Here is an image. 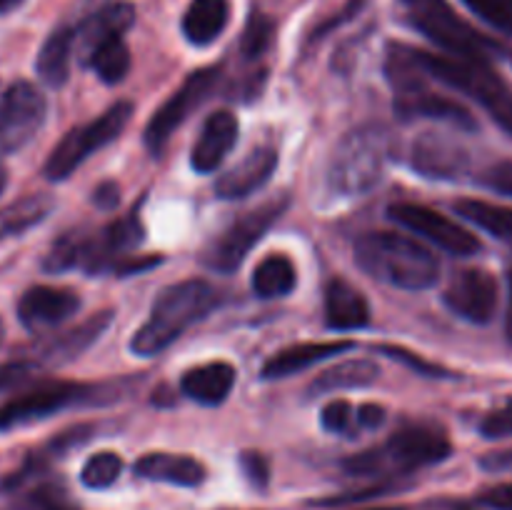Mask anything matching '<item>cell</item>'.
<instances>
[{
    "instance_id": "1",
    "label": "cell",
    "mask_w": 512,
    "mask_h": 510,
    "mask_svg": "<svg viewBox=\"0 0 512 510\" xmlns=\"http://www.w3.org/2000/svg\"><path fill=\"white\" fill-rule=\"evenodd\" d=\"M143 225L135 213L95 230L93 235L70 233L53 243L43 260L48 273H65V270L80 268L88 275L95 273H120L133 255L130 250L143 243Z\"/></svg>"
},
{
    "instance_id": "2",
    "label": "cell",
    "mask_w": 512,
    "mask_h": 510,
    "mask_svg": "<svg viewBox=\"0 0 512 510\" xmlns=\"http://www.w3.org/2000/svg\"><path fill=\"white\" fill-rule=\"evenodd\" d=\"M355 260L375 280L403 290H428L440 280L433 250L398 233H365L355 243Z\"/></svg>"
},
{
    "instance_id": "3",
    "label": "cell",
    "mask_w": 512,
    "mask_h": 510,
    "mask_svg": "<svg viewBox=\"0 0 512 510\" xmlns=\"http://www.w3.org/2000/svg\"><path fill=\"white\" fill-rule=\"evenodd\" d=\"M215 288L208 280L190 278L168 285L150 308V318L140 325L130 340V350L140 358L163 353L190 325L203 320L215 305Z\"/></svg>"
},
{
    "instance_id": "4",
    "label": "cell",
    "mask_w": 512,
    "mask_h": 510,
    "mask_svg": "<svg viewBox=\"0 0 512 510\" xmlns=\"http://www.w3.org/2000/svg\"><path fill=\"white\" fill-rule=\"evenodd\" d=\"M453 453V443L443 428L433 423H408L390 435L380 448L365 450L343 463L350 475H400L425 465L443 463Z\"/></svg>"
},
{
    "instance_id": "5",
    "label": "cell",
    "mask_w": 512,
    "mask_h": 510,
    "mask_svg": "<svg viewBox=\"0 0 512 510\" xmlns=\"http://www.w3.org/2000/svg\"><path fill=\"white\" fill-rule=\"evenodd\" d=\"M388 163V135L363 125L345 135L328 163V188L338 198H360L383 178Z\"/></svg>"
},
{
    "instance_id": "6",
    "label": "cell",
    "mask_w": 512,
    "mask_h": 510,
    "mask_svg": "<svg viewBox=\"0 0 512 510\" xmlns=\"http://www.w3.org/2000/svg\"><path fill=\"white\" fill-rule=\"evenodd\" d=\"M405 18L418 33L433 40L445 50V55L468 60H488L498 53V45L490 38L480 35L473 25L465 23L448 0H400Z\"/></svg>"
},
{
    "instance_id": "7",
    "label": "cell",
    "mask_w": 512,
    "mask_h": 510,
    "mask_svg": "<svg viewBox=\"0 0 512 510\" xmlns=\"http://www.w3.org/2000/svg\"><path fill=\"white\" fill-rule=\"evenodd\" d=\"M130 115H133V103L128 100H120V103L110 105L100 118H95L93 123H85L80 128H73L50 153L48 163H45V175L48 180H65L85 163L93 153H98L100 148L113 143L123 128L128 125Z\"/></svg>"
},
{
    "instance_id": "8",
    "label": "cell",
    "mask_w": 512,
    "mask_h": 510,
    "mask_svg": "<svg viewBox=\"0 0 512 510\" xmlns=\"http://www.w3.org/2000/svg\"><path fill=\"white\" fill-rule=\"evenodd\" d=\"M288 208V198L268 200V203L258 205L250 213L240 215L235 223H230L228 228L220 233L218 240H213L208 250L203 255V263L208 265L215 273H235V270L243 265V260L248 258L250 250L263 240V235L268 233L270 225L280 218Z\"/></svg>"
},
{
    "instance_id": "9",
    "label": "cell",
    "mask_w": 512,
    "mask_h": 510,
    "mask_svg": "<svg viewBox=\"0 0 512 510\" xmlns=\"http://www.w3.org/2000/svg\"><path fill=\"white\" fill-rule=\"evenodd\" d=\"M418 63L423 68L425 78H433L458 93L470 95L480 105L490 108L500 95L505 93V83L500 75L490 68L488 60H468L455 58V55H435L428 50H418Z\"/></svg>"
},
{
    "instance_id": "10",
    "label": "cell",
    "mask_w": 512,
    "mask_h": 510,
    "mask_svg": "<svg viewBox=\"0 0 512 510\" xmlns=\"http://www.w3.org/2000/svg\"><path fill=\"white\" fill-rule=\"evenodd\" d=\"M218 80L220 68L195 70V73H190L188 78H185V83L180 85L158 110H155L150 123L145 125V145H148L150 153H163L170 135L188 120V115L193 113V110H198L200 105L210 98V93L215 90Z\"/></svg>"
},
{
    "instance_id": "11",
    "label": "cell",
    "mask_w": 512,
    "mask_h": 510,
    "mask_svg": "<svg viewBox=\"0 0 512 510\" xmlns=\"http://www.w3.org/2000/svg\"><path fill=\"white\" fill-rule=\"evenodd\" d=\"M48 103L28 80H15L0 95V158L18 153L43 128Z\"/></svg>"
},
{
    "instance_id": "12",
    "label": "cell",
    "mask_w": 512,
    "mask_h": 510,
    "mask_svg": "<svg viewBox=\"0 0 512 510\" xmlns=\"http://www.w3.org/2000/svg\"><path fill=\"white\" fill-rule=\"evenodd\" d=\"M93 393L95 388L80 383H63V380L35 385L28 393L0 405V433L38 423V420L50 418V415L60 413V410L70 408V405L93 400Z\"/></svg>"
},
{
    "instance_id": "13",
    "label": "cell",
    "mask_w": 512,
    "mask_h": 510,
    "mask_svg": "<svg viewBox=\"0 0 512 510\" xmlns=\"http://www.w3.org/2000/svg\"><path fill=\"white\" fill-rule=\"evenodd\" d=\"M388 215L398 225L423 235L455 258H470L480 250V240L470 230H465L463 225L445 218L443 213L433 208H425L418 203H395L388 208Z\"/></svg>"
},
{
    "instance_id": "14",
    "label": "cell",
    "mask_w": 512,
    "mask_h": 510,
    "mask_svg": "<svg viewBox=\"0 0 512 510\" xmlns=\"http://www.w3.org/2000/svg\"><path fill=\"white\" fill-rule=\"evenodd\" d=\"M443 300L458 318L485 325L498 310V280L483 268L458 270L450 278Z\"/></svg>"
},
{
    "instance_id": "15",
    "label": "cell",
    "mask_w": 512,
    "mask_h": 510,
    "mask_svg": "<svg viewBox=\"0 0 512 510\" xmlns=\"http://www.w3.org/2000/svg\"><path fill=\"white\" fill-rule=\"evenodd\" d=\"M80 295L68 288L35 285L18 300V318L28 330H45L78 313Z\"/></svg>"
},
{
    "instance_id": "16",
    "label": "cell",
    "mask_w": 512,
    "mask_h": 510,
    "mask_svg": "<svg viewBox=\"0 0 512 510\" xmlns=\"http://www.w3.org/2000/svg\"><path fill=\"white\" fill-rule=\"evenodd\" d=\"M413 168L425 178L453 180L468 168V153L443 133H423L413 145Z\"/></svg>"
},
{
    "instance_id": "17",
    "label": "cell",
    "mask_w": 512,
    "mask_h": 510,
    "mask_svg": "<svg viewBox=\"0 0 512 510\" xmlns=\"http://www.w3.org/2000/svg\"><path fill=\"white\" fill-rule=\"evenodd\" d=\"M275 168H278V153L273 148L263 145V148L250 150L238 165H233L228 173L220 175L218 183H215V193L223 200L248 198V195H253L255 190L268 183Z\"/></svg>"
},
{
    "instance_id": "18",
    "label": "cell",
    "mask_w": 512,
    "mask_h": 510,
    "mask_svg": "<svg viewBox=\"0 0 512 510\" xmlns=\"http://www.w3.org/2000/svg\"><path fill=\"white\" fill-rule=\"evenodd\" d=\"M235 140H238V120L228 110H218L205 120L203 130H200L198 143L193 145L190 153V165L195 173L208 175L218 168L225 160V155L233 150Z\"/></svg>"
},
{
    "instance_id": "19",
    "label": "cell",
    "mask_w": 512,
    "mask_h": 510,
    "mask_svg": "<svg viewBox=\"0 0 512 510\" xmlns=\"http://www.w3.org/2000/svg\"><path fill=\"white\" fill-rule=\"evenodd\" d=\"M395 110H398V115L403 120L435 118V120H445V123L463 130L478 128V123H475V118L470 115V110L465 108V105H460L458 100L453 98H445V95L430 93V90L425 88L398 95V98H395Z\"/></svg>"
},
{
    "instance_id": "20",
    "label": "cell",
    "mask_w": 512,
    "mask_h": 510,
    "mask_svg": "<svg viewBox=\"0 0 512 510\" xmlns=\"http://www.w3.org/2000/svg\"><path fill=\"white\" fill-rule=\"evenodd\" d=\"M135 23V8L130 3H110L90 15L73 30V50H78L85 60L98 48L100 43L110 38H123L125 30Z\"/></svg>"
},
{
    "instance_id": "21",
    "label": "cell",
    "mask_w": 512,
    "mask_h": 510,
    "mask_svg": "<svg viewBox=\"0 0 512 510\" xmlns=\"http://www.w3.org/2000/svg\"><path fill=\"white\" fill-rule=\"evenodd\" d=\"M325 320L333 330H358L370 323V305L348 280L333 278L325 288Z\"/></svg>"
},
{
    "instance_id": "22",
    "label": "cell",
    "mask_w": 512,
    "mask_h": 510,
    "mask_svg": "<svg viewBox=\"0 0 512 510\" xmlns=\"http://www.w3.org/2000/svg\"><path fill=\"white\" fill-rule=\"evenodd\" d=\"M135 473L145 480L195 488V485H200L205 480V465L200 460L190 458V455L148 453L135 463Z\"/></svg>"
},
{
    "instance_id": "23",
    "label": "cell",
    "mask_w": 512,
    "mask_h": 510,
    "mask_svg": "<svg viewBox=\"0 0 512 510\" xmlns=\"http://www.w3.org/2000/svg\"><path fill=\"white\" fill-rule=\"evenodd\" d=\"M353 348V340H330V343H298L275 353L268 363L263 365V378H288V375L300 373L310 365L320 363L325 358L345 353Z\"/></svg>"
},
{
    "instance_id": "24",
    "label": "cell",
    "mask_w": 512,
    "mask_h": 510,
    "mask_svg": "<svg viewBox=\"0 0 512 510\" xmlns=\"http://www.w3.org/2000/svg\"><path fill=\"white\" fill-rule=\"evenodd\" d=\"M235 385V368L223 360L190 368L180 380V390L200 405H220Z\"/></svg>"
},
{
    "instance_id": "25",
    "label": "cell",
    "mask_w": 512,
    "mask_h": 510,
    "mask_svg": "<svg viewBox=\"0 0 512 510\" xmlns=\"http://www.w3.org/2000/svg\"><path fill=\"white\" fill-rule=\"evenodd\" d=\"M110 323H113V310H103V313L83 320L78 328L68 330V333L60 335V338L50 340V343L40 350V360H45V363H55V365L75 360L80 353H85V350H88L90 345L105 333V330H108Z\"/></svg>"
},
{
    "instance_id": "26",
    "label": "cell",
    "mask_w": 512,
    "mask_h": 510,
    "mask_svg": "<svg viewBox=\"0 0 512 510\" xmlns=\"http://www.w3.org/2000/svg\"><path fill=\"white\" fill-rule=\"evenodd\" d=\"M230 20V0H193L183 13V35L193 45H210Z\"/></svg>"
},
{
    "instance_id": "27",
    "label": "cell",
    "mask_w": 512,
    "mask_h": 510,
    "mask_svg": "<svg viewBox=\"0 0 512 510\" xmlns=\"http://www.w3.org/2000/svg\"><path fill=\"white\" fill-rule=\"evenodd\" d=\"M380 378V368L375 360L370 358H350L343 363L333 365V368L323 370L318 378L310 383V395H325L335 393V390H353V388H368Z\"/></svg>"
},
{
    "instance_id": "28",
    "label": "cell",
    "mask_w": 512,
    "mask_h": 510,
    "mask_svg": "<svg viewBox=\"0 0 512 510\" xmlns=\"http://www.w3.org/2000/svg\"><path fill=\"white\" fill-rule=\"evenodd\" d=\"M70 58H73V28H55L35 60L40 80L50 88H60L70 75Z\"/></svg>"
},
{
    "instance_id": "29",
    "label": "cell",
    "mask_w": 512,
    "mask_h": 510,
    "mask_svg": "<svg viewBox=\"0 0 512 510\" xmlns=\"http://www.w3.org/2000/svg\"><path fill=\"white\" fill-rule=\"evenodd\" d=\"M295 283H298V273L288 255H268L253 270V290L260 298H285L293 293Z\"/></svg>"
},
{
    "instance_id": "30",
    "label": "cell",
    "mask_w": 512,
    "mask_h": 510,
    "mask_svg": "<svg viewBox=\"0 0 512 510\" xmlns=\"http://www.w3.org/2000/svg\"><path fill=\"white\" fill-rule=\"evenodd\" d=\"M53 198L50 195H25V198L15 200L8 208L0 210V240L13 238V235L25 233L33 225L43 223L48 213L53 210Z\"/></svg>"
},
{
    "instance_id": "31",
    "label": "cell",
    "mask_w": 512,
    "mask_h": 510,
    "mask_svg": "<svg viewBox=\"0 0 512 510\" xmlns=\"http://www.w3.org/2000/svg\"><path fill=\"white\" fill-rule=\"evenodd\" d=\"M455 213L463 215L480 230L490 233L498 240H512V208L488 203V200L465 198L455 203Z\"/></svg>"
},
{
    "instance_id": "32",
    "label": "cell",
    "mask_w": 512,
    "mask_h": 510,
    "mask_svg": "<svg viewBox=\"0 0 512 510\" xmlns=\"http://www.w3.org/2000/svg\"><path fill=\"white\" fill-rule=\"evenodd\" d=\"M88 65L103 83H120L130 70V50L123 38H110L88 55Z\"/></svg>"
},
{
    "instance_id": "33",
    "label": "cell",
    "mask_w": 512,
    "mask_h": 510,
    "mask_svg": "<svg viewBox=\"0 0 512 510\" xmlns=\"http://www.w3.org/2000/svg\"><path fill=\"white\" fill-rule=\"evenodd\" d=\"M120 470H123L120 455L103 450V453H95L85 460L83 470H80V480H83V485H88V488L103 490L120 478Z\"/></svg>"
},
{
    "instance_id": "34",
    "label": "cell",
    "mask_w": 512,
    "mask_h": 510,
    "mask_svg": "<svg viewBox=\"0 0 512 510\" xmlns=\"http://www.w3.org/2000/svg\"><path fill=\"white\" fill-rule=\"evenodd\" d=\"M275 23L265 13H253L250 15L248 25L243 30V40H240V53L245 58H260V55L268 50L270 40H273Z\"/></svg>"
},
{
    "instance_id": "35",
    "label": "cell",
    "mask_w": 512,
    "mask_h": 510,
    "mask_svg": "<svg viewBox=\"0 0 512 510\" xmlns=\"http://www.w3.org/2000/svg\"><path fill=\"white\" fill-rule=\"evenodd\" d=\"M320 423L333 435L353 438L355 433H360L358 425H355V410L348 400H330L323 408V413H320Z\"/></svg>"
},
{
    "instance_id": "36",
    "label": "cell",
    "mask_w": 512,
    "mask_h": 510,
    "mask_svg": "<svg viewBox=\"0 0 512 510\" xmlns=\"http://www.w3.org/2000/svg\"><path fill=\"white\" fill-rule=\"evenodd\" d=\"M480 20L512 35V0H463Z\"/></svg>"
},
{
    "instance_id": "37",
    "label": "cell",
    "mask_w": 512,
    "mask_h": 510,
    "mask_svg": "<svg viewBox=\"0 0 512 510\" xmlns=\"http://www.w3.org/2000/svg\"><path fill=\"white\" fill-rule=\"evenodd\" d=\"M480 435L490 440L512 438V398L505 405H500L498 410L485 415L483 423H480Z\"/></svg>"
},
{
    "instance_id": "38",
    "label": "cell",
    "mask_w": 512,
    "mask_h": 510,
    "mask_svg": "<svg viewBox=\"0 0 512 510\" xmlns=\"http://www.w3.org/2000/svg\"><path fill=\"white\" fill-rule=\"evenodd\" d=\"M33 370V360H10V363L0 365V393L28 383V380L33 378Z\"/></svg>"
},
{
    "instance_id": "39",
    "label": "cell",
    "mask_w": 512,
    "mask_h": 510,
    "mask_svg": "<svg viewBox=\"0 0 512 510\" xmlns=\"http://www.w3.org/2000/svg\"><path fill=\"white\" fill-rule=\"evenodd\" d=\"M240 468H243L245 478H248L253 485H258V488H265V485H268V478H270L268 460H265L260 453L245 450V453L240 455Z\"/></svg>"
},
{
    "instance_id": "40",
    "label": "cell",
    "mask_w": 512,
    "mask_h": 510,
    "mask_svg": "<svg viewBox=\"0 0 512 510\" xmlns=\"http://www.w3.org/2000/svg\"><path fill=\"white\" fill-rule=\"evenodd\" d=\"M483 183L488 185V188L498 190V193L510 195L512 198V160H505V163L493 165V168L485 173Z\"/></svg>"
},
{
    "instance_id": "41",
    "label": "cell",
    "mask_w": 512,
    "mask_h": 510,
    "mask_svg": "<svg viewBox=\"0 0 512 510\" xmlns=\"http://www.w3.org/2000/svg\"><path fill=\"white\" fill-rule=\"evenodd\" d=\"M380 350H383V353H388L390 358L403 360V363H408L410 368L420 370V373H425V375H435V378H443V375H445L443 368H438V365L425 363L423 358H418V355L408 353V350H403V348H393V345H383V348H380Z\"/></svg>"
},
{
    "instance_id": "42",
    "label": "cell",
    "mask_w": 512,
    "mask_h": 510,
    "mask_svg": "<svg viewBox=\"0 0 512 510\" xmlns=\"http://www.w3.org/2000/svg\"><path fill=\"white\" fill-rule=\"evenodd\" d=\"M480 503L493 510H512V483L495 485L480 495Z\"/></svg>"
},
{
    "instance_id": "43",
    "label": "cell",
    "mask_w": 512,
    "mask_h": 510,
    "mask_svg": "<svg viewBox=\"0 0 512 510\" xmlns=\"http://www.w3.org/2000/svg\"><path fill=\"white\" fill-rule=\"evenodd\" d=\"M385 423V410L380 405L365 403L355 408V425L358 430H375Z\"/></svg>"
},
{
    "instance_id": "44",
    "label": "cell",
    "mask_w": 512,
    "mask_h": 510,
    "mask_svg": "<svg viewBox=\"0 0 512 510\" xmlns=\"http://www.w3.org/2000/svg\"><path fill=\"white\" fill-rule=\"evenodd\" d=\"M488 110H490V115H493L495 123H498L500 128H503L505 133L512 138V93L505 90V93L500 95V98L495 100Z\"/></svg>"
},
{
    "instance_id": "45",
    "label": "cell",
    "mask_w": 512,
    "mask_h": 510,
    "mask_svg": "<svg viewBox=\"0 0 512 510\" xmlns=\"http://www.w3.org/2000/svg\"><path fill=\"white\" fill-rule=\"evenodd\" d=\"M480 468L490 470V473H510L512 470V450H498V453H488L480 460Z\"/></svg>"
},
{
    "instance_id": "46",
    "label": "cell",
    "mask_w": 512,
    "mask_h": 510,
    "mask_svg": "<svg viewBox=\"0 0 512 510\" xmlns=\"http://www.w3.org/2000/svg\"><path fill=\"white\" fill-rule=\"evenodd\" d=\"M118 193H120L118 185H115V183H103V185H100V188H95L93 203L98 205V208L110 210V208H115V205H118V200H120Z\"/></svg>"
},
{
    "instance_id": "47",
    "label": "cell",
    "mask_w": 512,
    "mask_h": 510,
    "mask_svg": "<svg viewBox=\"0 0 512 510\" xmlns=\"http://www.w3.org/2000/svg\"><path fill=\"white\" fill-rule=\"evenodd\" d=\"M23 3L25 0H0V18L8 13H13V10H18Z\"/></svg>"
},
{
    "instance_id": "48",
    "label": "cell",
    "mask_w": 512,
    "mask_h": 510,
    "mask_svg": "<svg viewBox=\"0 0 512 510\" xmlns=\"http://www.w3.org/2000/svg\"><path fill=\"white\" fill-rule=\"evenodd\" d=\"M508 285H510V313L508 315H512V263L508 268Z\"/></svg>"
},
{
    "instance_id": "49",
    "label": "cell",
    "mask_w": 512,
    "mask_h": 510,
    "mask_svg": "<svg viewBox=\"0 0 512 510\" xmlns=\"http://www.w3.org/2000/svg\"><path fill=\"white\" fill-rule=\"evenodd\" d=\"M365 510H408V508H365Z\"/></svg>"
},
{
    "instance_id": "50",
    "label": "cell",
    "mask_w": 512,
    "mask_h": 510,
    "mask_svg": "<svg viewBox=\"0 0 512 510\" xmlns=\"http://www.w3.org/2000/svg\"><path fill=\"white\" fill-rule=\"evenodd\" d=\"M3 185H5V178H3V173H0V190H3Z\"/></svg>"
}]
</instances>
